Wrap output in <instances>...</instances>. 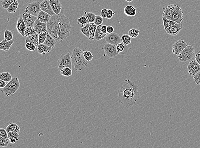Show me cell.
Here are the masks:
<instances>
[{
	"mask_svg": "<svg viewBox=\"0 0 200 148\" xmlns=\"http://www.w3.org/2000/svg\"><path fill=\"white\" fill-rule=\"evenodd\" d=\"M125 81H127V83H124L118 90V101L126 108H131L140 96L138 86L129 79Z\"/></svg>",
	"mask_w": 200,
	"mask_h": 148,
	"instance_id": "cell-1",
	"label": "cell"
},
{
	"mask_svg": "<svg viewBox=\"0 0 200 148\" xmlns=\"http://www.w3.org/2000/svg\"><path fill=\"white\" fill-rule=\"evenodd\" d=\"M58 16L60 27L57 41L61 43L69 37L72 29V26H71L69 18L65 15L59 14Z\"/></svg>",
	"mask_w": 200,
	"mask_h": 148,
	"instance_id": "cell-2",
	"label": "cell"
},
{
	"mask_svg": "<svg viewBox=\"0 0 200 148\" xmlns=\"http://www.w3.org/2000/svg\"><path fill=\"white\" fill-rule=\"evenodd\" d=\"M83 51L84 50L78 47L74 48L73 50L72 62L76 71H82L88 65V62L84 57Z\"/></svg>",
	"mask_w": 200,
	"mask_h": 148,
	"instance_id": "cell-3",
	"label": "cell"
},
{
	"mask_svg": "<svg viewBox=\"0 0 200 148\" xmlns=\"http://www.w3.org/2000/svg\"><path fill=\"white\" fill-rule=\"evenodd\" d=\"M47 24V31L48 34L57 41L60 27L59 20L58 15L55 14L52 16Z\"/></svg>",
	"mask_w": 200,
	"mask_h": 148,
	"instance_id": "cell-4",
	"label": "cell"
},
{
	"mask_svg": "<svg viewBox=\"0 0 200 148\" xmlns=\"http://www.w3.org/2000/svg\"><path fill=\"white\" fill-rule=\"evenodd\" d=\"M20 86L19 79L16 77H14L9 82H7L6 86L2 90V93L6 96L13 95L18 90Z\"/></svg>",
	"mask_w": 200,
	"mask_h": 148,
	"instance_id": "cell-5",
	"label": "cell"
},
{
	"mask_svg": "<svg viewBox=\"0 0 200 148\" xmlns=\"http://www.w3.org/2000/svg\"><path fill=\"white\" fill-rule=\"evenodd\" d=\"M71 56L70 53H62L60 57L59 58L57 61L59 69L62 70L66 67H69L72 68V64Z\"/></svg>",
	"mask_w": 200,
	"mask_h": 148,
	"instance_id": "cell-6",
	"label": "cell"
},
{
	"mask_svg": "<svg viewBox=\"0 0 200 148\" xmlns=\"http://www.w3.org/2000/svg\"><path fill=\"white\" fill-rule=\"evenodd\" d=\"M195 56V48L192 45H187L184 49L177 56L181 62H185L190 60Z\"/></svg>",
	"mask_w": 200,
	"mask_h": 148,
	"instance_id": "cell-7",
	"label": "cell"
},
{
	"mask_svg": "<svg viewBox=\"0 0 200 148\" xmlns=\"http://www.w3.org/2000/svg\"><path fill=\"white\" fill-rule=\"evenodd\" d=\"M41 10L40 3L39 1H33L26 7L25 12L37 17Z\"/></svg>",
	"mask_w": 200,
	"mask_h": 148,
	"instance_id": "cell-8",
	"label": "cell"
},
{
	"mask_svg": "<svg viewBox=\"0 0 200 148\" xmlns=\"http://www.w3.org/2000/svg\"><path fill=\"white\" fill-rule=\"evenodd\" d=\"M187 45V44L184 40H177L173 45L172 53L175 55L178 56L183 51Z\"/></svg>",
	"mask_w": 200,
	"mask_h": 148,
	"instance_id": "cell-9",
	"label": "cell"
},
{
	"mask_svg": "<svg viewBox=\"0 0 200 148\" xmlns=\"http://www.w3.org/2000/svg\"><path fill=\"white\" fill-rule=\"evenodd\" d=\"M105 53L110 58H112L117 56L119 53L117 52V46L107 43L103 47Z\"/></svg>",
	"mask_w": 200,
	"mask_h": 148,
	"instance_id": "cell-10",
	"label": "cell"
},
{
	"mask_svg": "<svg viewBox=\"0 0 200 148\" xmlns=\"http://www.w3.org/2000/svg\"><path fill=\"white\" fill-rule=\"evenodd\" d=\"M187 69L189 74L193 76L200 72V64L196 60L192 61L188 65Z\"/></svg>",
	"mask_w": 200,
	"mask_h": 148,
	"instance_id": "cell-11",
	"label": "cell"
},
{
	"mask_svg": "<svg viewBox=\"0 0 200 148\" xmlns=\"http://www.w3.org/2000/svg\"><path fill=\"white\" fill-rule=\"evenodd\" d=\"M105 41L107 43L112 44L115 46L117 45L119 43L122 42L121 37L119 36L118 34L114 32L107 35L106 37Z\"/></svg>",
	"mask_w": 200,
	"mask_h": 148,
	"instance_id": "cell-12",
	"label": "cell"
},
{
	"mask_svg": "<svg viewBox=\"0 0 200 148\" xmlns=\"http://www.w3.org/2000/svg\"><path fill=\"white\" fill-rule=\"evenodd\" d=\"M183 24L182 23H176L172 25L165 30L166 33L170 35L175 36L177 35L183 29Z\"/></svg>",
	"mask_w": 200,
	"mask_h": 148,
	"instance_id": "cell-13",
	"label": "cell"
},
{
	"mask_svg": "<svg viewBox=\"0 0 200 148\" xmlns=\"http://www.w3.org/2000/svg\"><path fill=\"white\" fill-rule=\"evenodd\" d=\"M27 27H33L35 21L37 19V17L32 15L29 13L25 12L22 16Z\"/></svg>",
	"mask_w": 200,
	"mask_h": 148,
	"instance_id": "cell-14",
	"label": "cell"
},
{
	"mask_svg": "<svg viewBox=\"0 0 200 148\" xmlns=\"http://www.w3.org/2000/svg\"><path fill=\"white\" fill-rule=\"evenodd\" d=\"M177 5L170 4L163 7V16L167 19L171 20L172 16L175 12Z\"/></svg>",
	"mask_w": 200,
	"mask_h": 148,
	"instance_id": "cell-15",
	"label": "cell"
},
{
	"mask_svg": "<svg viewBox=\"0 0 200 148\" xmlns=\"http://www.w3.org/2000/svg\"><path fill=\"white\" fill-rule=\"evenodd\" d=\"M184 19V13L181 7L177 5L175 13H174L171 20L175 21L177 23H182Z\"/></svg>",
	"mask_w": 200,
	"mask_h": 148,
	"instance_id": "cell-16",
	"label": "cell"
},
{
	"mask_svg": "<svg viewBox=\"0 0 200 148\" xmlns=\"http://www.w3.org/2000/svg\"><path fill=\"white\" fill-rule=\"evenodd\" d=\"M33 28L38 34L44 33L47 31V24L46 23H43L37 19L35 22Z\"/></svg>",
	"mask_w": 200,
	"mask_h": 148,
	"instance_id": "cell-17",
	"label": "cell"
},
{
	"mask_svg": "<svg viewBox=\"0 0 200 148\" xmlns=\"http://www.w3.org/2000/svg\"><path fill=\"white\" fill-rule=\"evenodd\" d=\"M27 26L22 17H20L17 22L16 29L18 33L21 35L23 37H25V32Z\"/></svg>",
	"mask_w": 200,
	"mask_h": 148,
	"instance_id": "cell-18",
	"label": "cell"
},
{
	"mask_svg": "<svg viewBox=\"0 0 200 148\" xmlns=\"http://www.w3.org/2000/svg\"><path fill=\"white\" fill-rule=\"evenodd\" d=\"M40 8H41V10L47 13L51 16H54L55 14L49 4V1L44 0L42 1L40 3Z\"/></svg>",
	"mask_w": 200,
	"mask_h": 148,
	"instance_id": "cell-19",
	"label": "cell"
},
{
	"mask_svg": "<svg viewBox=\"0 0 200 148\" xmlns=\"http://www.w3.org/2000/svg\"><path fill=\"white\" fill-rule=\"evenodd\" d=\"M49 4L55 14H60L62 10V4L59 0H49Z\"/></svg>",
	"mask_w": 200,
	"mask_h": 148,
	"instance_id": "cell-20",
	"label": "cell"
},
{
	"mask_svg": "<svg viewBox=\"0 0 200 148\" xmlns=\"http://www.w3.org/2000/svg\"><path fill=\"white\" fill-rule=\"evenodd\" d=\"M14 42V40H13L6 41L4 39L0 43V50H4L5 52H7L9 51Z\"/></svg>",
	"mask_w": 200,
	"mask_h": 148,
	"instance_id": "cell-21",
	"label": "cell"
},
{
	"mask_svg": "<svg viewBox=\"0 0 200 148\" xmlns=\"http://www.w3.org/2000/svg\"><path fill=\"white\" fill-rule=\"evenodd\" d=\"M51 16H52L49 14L41 10L37 16V18L41 22L47 23L49 21Z\"/></svg>",
	"mask_w": 200,
	"mask_h": 148,
	"instance_id": "cell-22",
	"label": "cell"
},
{
	"mask_svg": "<svg viewBox=\"0 0 200 148\" xmlns=\"http://www.w3.org/2000/svg\"><path fill=\"white\" fill-rule=\"evenodd\" d=\"M124 13L128 16L133 17L136 15L137 11L134 6L132 5H128L124 8Z\"/></svg>",
	"mask_w": 200,
	"mask_h": 148,
	"instance_id": "cell-23",
	"label": "cell"
},
{
	"mask_svg": "<svg viewBox=\"0 0 200 148\" xmlns=\"http://www.w3.org/2000/svg\"><path fill=\"white\" fill-rule=\"evenodd\" d=\"M37 49L39 53L43 55L49 53L52 50L51 48L49 47L48 46L44 44H39Z\"/></svg>",
	"mask_w": 200,
	"mask_h": 148,
	"instance_id": "cell-24",
	"label": "cell"
},
{
	"mask_svg": "<svg viewBox=\"0 0 200 148\" xmlns=\"http://www.w3.org/2000/svg\"><path fill=\"white\" fill-rule=\"evenodd\" d=\"M25 42H29L33 43L36 46V47H38L39 45V34H35L33 35L26 37Z\"/></svg>",
	"mask_w": 200,
	"mask_h": 148,
	"instance_id": "cell-25",
	"label": "cell"
},
{
	"mask_svg": "<svg viewBox=\"0 0 200 148\" xmlns=\"http://www.w3.org/2000/svg\"><path fill=\"white\" fill-rule=\"evenodd\" d=\"M44 44L53 49L56 46L57 42H56V40H55L51 35L48 34Z\"/></svg>",
	"mask_w": 200,
	"mask_h": 148,
	"instance_id": "cell-26",
	"label": "cell"
},
{
	"mask_svg": "<svg viewBox=\"0 0 200 148\" xmlns=\"http://www.w3.org/2000/svg\"><path fill=\"white\" fill-rule=\"evenodd\" d=\"M97 27L98 26L94 24V23H89L90 36L88 38L89 40L90 41H92L94 39V36H95Z\"/></svg>",
	"mask_w": 200,
	"mask_h": 148,
	"instance_id": "cell-27",
	"label": "cell"
},
{
	"mask_svg": "<svg viewBox=\"0 0 200 148\" xmlns=\"http://www.w3.org/2000/svg\"><path fill=\"white\" fill-rule=\"evenodd\" d=\"M8 134V138L10 140V143H15L16 141L18 140V137H19V133L16 132H7Z\"/></svg>",
	"mask_w": 200,
	"mask_h": 148,
	"instance_id": "cell-28",
	"label": "cell"
},
{
	"mask_svg": "<svg viewBox=\"0 0 200 148\" xmlns=\"http://www.w3.org/2000/svg\"><path fill=\"white\" fill-rule=\"evenodd\" d=\"M6 130L7 132H16L19 133L20 132V128L17 124L16 123H11L6 128Z\"/></svg>",
	"mask_w": 200,
	"mask_h": 148,
	"instance_id": "cell-29",
	"label": "cell"
},
{
	"mask_svg": "<svg viewBox=\"0 0 200 148\" xmlns=\"http://www.w3.org/2000/svg\"><path fill=\"white\" fill-rule=\"evenodd\" d=\"M102 24L99 25L97 27V30L95 33V36H94V39L97 41H100L101 39H103L105 38L103 35L101 31V27Z\"/></svg>",
	"mask_w": 200,
	"mask_h": 148,
	"instance_id": "cell-30",
	"label": "cell"
},
{
	"mask_svg": "<svg viewBox=\"0 0 200 148\" xmlns=\"http://www.w3.org/2000/svg\"><path fill=\"white\" fill-rule=\"evenodd\" d=\"M84 13L87 20L88 23H94L96 15L91 12H87L86 11H84Z\"/></svg>",
	"mask_w": 200,
	"mask_h": 148,
	"instance_id": "cell-31",
	"label": "cell"
},
{
	"mask_svg": "<svg viewBox=\"0 0 200 148\" xmlns=\"http://www.w3.org/2000/svg\"><path fill=\"white\" fill-rule=\"evenodd\" d=\"M18 5H19V3L18 1V0H16L6 10L9 13H15L18 7Z\"/></svg>",
	"mask_w": 200,
	"mask_h": 148,
	"instance_id": "cell-32",
	"label": "cell"
},
{
	"mask_svg": "<svg viewBox=\"0 0 200 148\" xmlns=\"http://www.w3.org/2000/svg\"><path fill=\"white\" fill-rule=\"evenodd\" d=\"M162 20L163 21V26H164V28L165 30L167 28H169L172 25L174 24H176V22L175 21H173L171 20L167 19L164 16H162Z\"/></svg>",
	"mask_w": 200,
	"mask_h": 148,
	"instance_id": "cell-33",
	"label": "cell"
},
{
	"mask_svg": "<svg viewBox=\"0 0 200 148\" xmlns=\"http://www.w3.org/2000/svg\"><path fill=\"white\" fill-rule=\"evenodd\" d=\"M12 76L9 72H3L0 74V79L6 82H9L12 79Z\"/></svg>",
	"mask_w": 200,
	"mask_h": 148,
	"instance_id": "cell-34",
	"label": "cell"
},
{
	"mask_svg": "<svg viewBox=\"0 0 200 148\" xmlns=\"http://www.w3.org/2000/svg\"><path fill=\"white\" fill-rule=\"evenodd\" d=\"M131 38L129 34H124L121 36L122 42L125 45H128L131 43Z\"/></svg>",
	"mask_w": 200,
	"mask_h": 148,
	"instance_id": "cell-35",
	"label": "cell"
},
{
	"mask_svg": "<svg viewBox=\"0 0 200 148\" xmlns=\"http://www.w3.org/2000/svg\"><path fill=\"white\" fill-rule=\"evenodd\" d=\"M60 73L64 76L69 77L72 75L73 72L71 68L69 67H66L60 70Z\"/></svg>",
	"mask_w": 200,
	"mask_h": 148,
	"instance_id": "cell-36",
	"label": "cell"
},
{
	"mask_svg": "<svg viewBox=\"0 0 200 148\" xmlns=\"http://www.w3.org/2000/svg\"><path fill=\"white\" fill-rule=\"evenodd\" d=\"M80 30L86 37L88 38H89V23H88V24H86V25L84 27H81V28L80 29Z\"/></svg>",
	"mask_w": 200,
	"mask_h": 148,
	"instance_id": "cell-37",
	"label": "cell"
},
{
	"mask_svg": "<svg viewBox=\"0 0 200 148\" xmlns=\"http://www.w3.org/2000/svg\"><path fill=\"white\" fill-rule=\"evenodd\" d=\"M141 31L140 30L136 28H132L130 29L129 31L128 34L132 38H136L138 37L139 34L141 33Z\"/></svg>",
	"mask_w": 200,
	"mask_h": 148,
	"instance_id": "cell-38",
	"label": "cell"
},
{
	"mask_svg": "<svg viewBox=\"0 0 200 148\" xmlns=\"http://www.w3.org/2000/svg\"><path fill=\"white\" fill-rule=\"evenodd\" d=\"M37 34L33 27H27L25 32V36L28 37V36H30L33 35Z\"/></svg>",
	"mask_w": 200,
	"mask_h": 148,
	"instance_id": "cell-39",
	"label": "cell"
},
{
	"mask_svg": "<svg viewBox=\"0 0 200 148\" xmlns=\"http://www.w3.org/2000/svg\"><path fill=\"white\" fill-rule=\"evenodd\" d=\"M13 35L11 31L6 30L4 32V40L6 41H10L13 40Z\"/></svg>",
	"mask_w": 200,
	"mask_h": 148,
	"instance_id": "cell-40",
	"label": "cell"
},
{
	"mask_svg": "<svg viewBox=\"0 0 200 148\" xmlns=\"http://www.w3.org/2000/svg\"><path fill=\"white\" fill-rule=\"evenodd\" d=\"M83 55H84V57L85 59L88 62L92 60V59L93 57V56L92 53L89 51L88 50H84L83 51Z\"/></svg>",
	"mask_w": 200,
	"mask_h": 148,
	"instance_id": "cell-41",
	"label": "cell"
},
{
	"mask_svg": "<svg viewBox=\"0 0 200 148\" xmlns=\"http://www.w3.org/2000/svg\"><path fill=\"white\" fill-rule=\"evenodd\" d=\"M15 1L16 0H3L1 2L3 8L5 10H7V8Z\"/></svg>",
	"mask_w": 200,
	"mask_h": 148,
	"instance_id": "cell-42",
	"label": "cell"
},
{
	"mask_svg": "<svg viewBox=\"0 0 200 148\" xmlns=\"http://www.w3.org/2000/svg\"><path fill=\"white\" fill-rule=\"evenodd\" d=\"M48 34V33L47 31L39 34V44H44Z\"/></svg>",
	"mask_w": 200,
	"mask_h": 148,
	"instance_id": "cell-43",
	"label": "cell"
},
{
	"mask_svg": "<svg viewBox=\"0 0 200 148\" xmlns=\"http://www.w3.org/2000/svg\"><path fill=\"white\" fill-rule=\"evenodd\" d=\"M77 22H78V24H82V27H84L85 24H86L88 23L85 14H84L83 16L77 19Z\"/></svg>",
	"mask_w": 200,
	"mask_h": 148,
	"instance_id": "cell-44",
	"label": "cell"
},
{
	"mask_svg": "<svg viewBox=\"0 0 200 148\" xmlns=\"http://www.w3.org/2000/svg\"><path fill=\"white\" fill-rule=\"evenodd\" d=\"M126 46H127L125 45L122 42H120L117 45V49L118 53L119 54H122V53H123V51L125 50Z\"/></svg>",
	"mask_w": 200,
	"mask_h": 148,
	"instance_id": "cell-45",
	"label": "cell"
},
{
	"mask_svg": "<svg viewBox=\"0 0 200 148\" xmlns=\"http://www.w3.org/2000/svg\"><path fill=\"white\" fill-rule=\"evenodd\" d=\"M25 47L28 50H30V51H34L35 50V48L37 47L34 44L29 42H26Z\"/></svg>",
	"mask_w": 200,
	"mask_h": 148,
	"instance_id": "cell-46",
	"label": "cell"
},
{
	"mask_svg": "<svg viewBox=\"0 0 200 148\" xmlns=\"http://www.w3.org/2000/svg\"><path fill=\"white\" fill-rule=\"evenodd\" d=\"M103 22V18L102 17L99 15H97L94 22V24H96L97 26H99V25L102 24Z\"/></svg>",
	"mask_w": 200,
	"mask_h": 148,
	"instance_id": "cell-47",
	"label": "cell"
},
{
	"mask_svg": "<svg viewBox=\"0 0 200 148\" xmlns=\"http://www.w3.org/2000/svg\"><path fill=\"white\" fill-rule=\"evenodd\" d=\"M0 138L8 139V134L6 129H0Z\"/></svg>",
	"mask_w": 200,
	"mask_h": 148,
	"instance_id": "cell-48",
	"label": "cell"
},
{
	"mask_svg": "<svg viewBox=\"0 0 200 148\" xmlns=\"http://www.w3.org/2000/svg\"><path fill=\"white\" fill-rule=\"evenodd\" d=\"M8 139L0 138V146L1 147H7L9 142Z\"/></svg>",
	"mask_w": 200,
	"mask_h": 148,
	"instance_id": "cell-49",
	"label": "cell"
},
{
	"mask_svg": "<svg viewBox=\"0 0 200 148\" xmlns=\"http://www.w3.org/2000/svg\"><path fill=\"white\" fill-rule=\"evenodd\" d=\"M193 79L197 85H200V72L193 76Z\"/></svg>",
	"mask_w": 200,
	"mask_h": 148,
	"instance_id": "cell-50",
	"label": "cell"
},
{
	"mask_svg": "<svg viewBox=\"0 0 200 148\" xmlns=\"http://www.w3.org/2000/svg\"><path fill=\"white\" fill-rule=\"evenodd\" d=\"M115 14V12L113 11L112 10H108L107 12V18L108 19H111L114 17V15Z\"/></svg>",
	"mask_w": 200,
	"mask_h": 148,
	"instance_id": "cell-51",
	"label": "cell"
},
{
	"mask_svg": "<svg viewBox=\"0 0 200 148\" xmlns=\"http://www.w3.org/2000/svg\"><path fill=\"white\" fill-rule=\"evenodd\" d=\"M108 9H106V8H104L102 9L101 11V16L103 18H107V12H108Z\"/></svg>",
	"mask_w": 200,
	"mask_h": 148,
	"instance_id": "cell-52",
	"label": "cell"
},
{
	"mask_svg": "<svg viewBox=\"0 0 200 148\" xmlns=\"http://www.w3.org/2000/svg\"><path fill=\"white\" fill-rule=\"evenodd\" d=\"M101 31L103 35L105 38L106 37L107 35V26L105 25H102L101 27Z\"/></svg>",
	"mask_w": 200,
	"mask_h": 148,
	"instance_id": "cell-53",
	"label": "cell"
},
{
	"mask_svg": "<svg viewBox=\"0 0 200 148\" xmlns=\"http://www.w3.org/2000/svg\"><path fill=\"white\" fill-rule=\"evenodd\" d=\"M107 31L108 34H111L114 33V28L111 25H108L107 26Z\"/></svg>",
	"mask_w": 200,
	"mask_h": 148,
	"instance_id": "cell-54",
	"label": "cell"
},
{
	"mask_svg": "<svg viewBox=\"0 0 200 148\" xmlns=\"http://www.w3.org/2000/svg\"><path fill=\"white\" fill-rule=\"evenodd\" d=\"M195 59L200 64V50L198 51V53L195 54Z\"/></svg>",
	"mask_w": 200,
	"mask_h": 148,
	"instance_id": "cell-55",
	"label": "cell"
},
{
	"mask_svg": "<svg viewBox=\"0 0 200 148\" xmlns=\"http://www.w3.org/2000/svg\"><path fill=\"white\" fill-rule=\"evenodd\" d=\"M7 83V82H6V81L1 80V79H0V88H1V89H3L4 87L6 86Z\"/></svg>",
	"mask_w": 200,
	"mask_h": 148,
	"instance_id": "cell-56",
	"label": "cell"
},
{
	"mask_svg": "<svg viewBox=\"0 0 200 148\" xmlns=\"http://www.w3.org/2000/svg\"><path fill=\"white\" fill-rule=\"evenodd\" d=\"M125 1H127L128 2H131L133 1L134 0H125Z\"/></svg>",
	"mask_w": 200,
	"mask_h": 148,
	"instance_id": "cell-57",
	"label": "cell"
}]
</instances>
